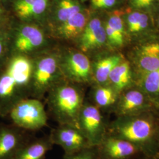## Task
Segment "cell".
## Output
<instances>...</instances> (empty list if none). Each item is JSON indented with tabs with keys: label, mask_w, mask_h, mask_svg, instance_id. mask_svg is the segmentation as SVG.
Returning a JSON list of instances; mask_svg holds the SVG:
<instances>
[{
	"label": "cell",
	"mask_w": 159,
	"mask_h": 159,
	"mask_svg": "<svg viewBox=\"0 0 159 159\" xmlns=\"http://www.w3.org/2000/svg\"><path fill=\"white\" fill-rule=\"evenodd\" d=\"M33 58L11 54L0 68V118L23 99L31 97Z\"/></svg>",
	"instance_id": "6da1fadb"
},
{
	"label": "cell",
	"mask_w": 159,
	"mask_h": 159,
	"mask_svg": "<svg viewBox=\"0 0 159 159\" xmlns=\"http://www.w3.org/2000/svg\"><path fill=\"white\" fill-rule=\"evenodd\" d=\"M107 132L133 143L144 156L159 158V116L152 111L116 117L108 123Z\"/></svg>",
	"instance_id": "7a4b0ae2"
},
{
	"label": "cell",
	"mask_w": 159,
	"mask_h": 159,
	"mask_svg": "<svg viewBox=\"0 0 159 159\" xmlns=\"http://www.w3.org/2000/svg\"><path fill=\"white\" fill-rule=\"evenodd\" d=\"M84 87L64 79L47 92L45 98L48 113L58 125L77 126L78 117L85 102Z\"/></svg>",
	"instance_id": "3957f363"
},
{
	"label": "cell",
	"mask_w": 159,
	"mask_h": 159,
	"mask_svg": "<svg viewBox=\"0 0 159 159\" xmlns=\"http://www.w3.org/2000/svg\"><path fill=\"white\" fill-rule=\"evenodd\" d=\"M58 44L44 27L14 19L11 29V54L33 57L56 48Z\"/></svg>",
	"instance_id": "277c9868"
},
{
	"label": "cell",
	"mask_w": 159,
	"mask_h": 159,
	"mask_svg": "<svg viewBox=\"0 0 159 159\" xmlns=\"http://www.w3.org/2000/svg\"><path fill=\"white\" fill-rule=\"evenodd\" d=\"M58 45L32 57L31 97L43 100L51 87L64 79L60 66Z\"/></svg>",
	"instance_id": "5b68a950"
},
{
	"label": "cell",
	"mask_w": 159,
	"mask_h": 159,
	"mask_svg": "<svg viewBox=\"0 0 159 159\" xmlns=\"http://www.w3.org/2000/svg\"><path fill=\"white\" fill-rule=\"evenodd\" d=\"M60 66L64 79L86 85L92 84L91 58L74 46L58 45Z\"/></svg>",
	"instance_id": "8992f818"
},
{
	"label": "cell",
	"mask_w": 159,
	"mask_h": 159,
	"mask_svg": "<svg viewBox=\"0 0 159 159\" xmlns=\"http://www.w3.org/2000/svg\"><path fill=\"white\" fill-rule=\"evenodd\" d=\"M6 118L10 123L29 132L39 130L48 125V113L44 103L33 97L24 98L17 103Z\"/></svg>",
	"instance_id": "52a82bcc"
},
{
	"label": "cell",
	"mask_w": 159,
	"mask_h": 159,
	"mask_svg": "<svg viewBox=\"0 0 159 159\" xmlns=\"http://www.w3.org/2000/svg\"><path fill=\"white\" fill-rule=\"evenodd\" d=\"M108 123L102 112L91 102L85 101L80 110L77 126L91 146H97L108 131Z\"/></svg>",
	"instance_id": "ba28073f"
},
{
	"label": "cell",
	"mask_w": 159,
	"mask_h": 159,
	"mask_svg": "<svg viewBox=\"0 0 159 159\" xmlns=\"http://www.w3.org/2000/svg\"><path fill=\"white\" fill-rule=\"evenodd\" d=\"M73 46L89 57L91 54H97L108 47L103 20L91 14L83 33Z\"/></svg>",
	"instance_id": "9c48e42d"
},
{
	"label": "cell",
	"mask_w": 159,
	"mask_h": 159,
	"mask_svg": "<svg viewBox=\"0 0 159 159\" xmlns=\"http://www.w3.org/2000/svg\"><path fill=\"white\" fill-rule=\"evenodd\" d=\"M96 147L100 159H139L145 157L135 144L108 132Z\"/></svg>",
	"instance_id": "30bf717a"
},
{
	"label": "cell",
	"mask_w": 159,
	"mask_h": 159,
	"mask_svg": "<svg viewBox=\"0 0 159 159\" xmlns=\"http://www.w3.org/2000/svg\"><path fill=\"white\" fill-rule=\"evenodd\" d=\"M51 0H14L10 9L14 20L35 23L45 27ZM46 28V27H45Z\"/></svg>",
	"instance_id": "8fae6325"
},
{
	"label": "cell",
	"mask_w": 159,
	"mask_h": 159,
	"mask_svg": "<svg viewBox=\"0 0 159 159\" xmlns=\"http://www.w3.org/2000/svg\"><path fill=\"white\" fill-rule=\"evenodd\" d=\"M49 136L52 144L60 146L66 154L73 153L91 146L77 125H58L57 127L51 130Z\"/></svg>",
	"instance_id": "7c38bea8"
},
{
	"label": "cell",
	"mask_w": 159,
	"mask_h": 159,
	"mask_svg": "<svg viewBox=\"0 0 159 159\" xmlns=\"http://www.w3.org/2000/svg\"><path fill=\"white\" fill-rule=\"evenodd\" d=\"M90 16L89 11L84 8L51 29L49 33L59 44L73 46L83 33Z\"/></svg>",
	"instance_id": "4fadbf2b"
},
{
	"label": "cell",
	"mask_w": 159,
	"mask_h": 159,
	"mask_svg": "<svg viewBox=\"0 0 159 159\" xmlns=\"http://www.w3.org/2000/svg\"><path fill=\"white\" fill-rule=\"evenodd\" d=\"M153 107L156 108L140 88L126 89L120 94L113 112L116 117L127 116L152 111Z\"/></svg>",
	"instance_id": "5bb4252c"
},
{
	"label": "cell",
	"mask_w": 159,
	"mask_h": 159,
	"mask_svg": "<svg viewBox=\"0 0 159 159\" xmlns=\"http://www.w3.org/2000/svg\"><path fill=\"white\" fill-rule=\"evenodd\" d=\"M33 137L11 123H0V159H14Z\"/></svg>",
	"instance_id": "9a60e30c"
},
{
	"label": "cell",
	"mask_w": 159,
	"mask_h": 159,
	"mask_svg": "<svg viewBox=\"0 0 159 159\" xmlns=\"http://www.w3.org/2000/svg\"><path fill=\"white\" fill-rule=\"evenodd\" d=\"M84 8L79 0H51L46 17V29L49 33Z\"/></svg>",
	"instance_id": "2e32d148"
},
{
	"label": "cell",
	"mask_w": 159,
	"mask_h": 159,
	"mask_svg": "<svg viewBox=\"0 0 159 159\" xmlns=\"http://www.w3.org/2000/svg\"><path fill=\"white\" fill-rule=\"evenodd\" d=\"M91 61L92 84H108V77L115 66L121 61V56L102 51L96 54Z\"/></svg>",
	"instance_id": "e0dca14e"
},
{
	"label": "cell",
	"mask_w": 159,
	"mask_h": 159,
	"mask_svg": "<svg viewBox=\"0 0 159 159\" xmlns=\"http://www.w3.org/2000/svg\"><path fill=\"white\" fill-rule=\"evenodd\" d=\"M54 144L48 136L32 137L21 148L14 159H45Z\"/></svg>",
	"instance_id": "ac0fdd59"
},
{
	"label": "cell",
	"mask_w": 159,
	"mask_h": 159,
	"mask_svg": "<svg viewBox=\"0 0 159 159\" xmlns=\"http://www.w3.org/2000/svg\"><path fill=\"white\" fill-rule=\"evenodd\" d=\"M119 93L111 85H92L91 103L102 112L112 111L118 101Z\"/></svg>",
	"instance_id": "d6986e66"
},
{
	"label": "cell",
	"mask_w": 159,
	"mask_h": 159,
	"mask_svg": "<svg viewBox=\"0 0 159 159\" xmlns=\"http://www.w3.org/2000/svg\"><path fill=\"white\" fill-rule=\"evenodd\" d=\"M137 59L138 66L144 74L159 68V43L143 46Z\"/></svg>",
	"instance_id": "ffe728a7"
},
{
	"label": "cell",
	"mask_w": 159,
	"mask_h": 159,
	"mask_svg": "<svg viewBox=\"0 0 159 159\" xmlns=\"http://www.w3.org/2000/svg\"><path fill=\"white\" fill-rule=\"evenodd\" d=\"M130 67L128 62L121 61L113 69L108 77V83L119 94L131 84Z\"/></svg>",
	"instance_id": "44dd1931"
},
{
	"label": "cell",
	"mask_w": 159,
	"mask_h": 159,
	"mask_svg": "<svg viewBox=\"0 0 159 159\" xmlns=\"http://www.w3.org/2000/svg\"><path fill=\"white\" fill-rule=\"evenodd\" d=\"M139 88L144 91L156 108H159V68L143 74Z\"/></svg>",
	"instance_id": "7402d4cb"
},
{
	"label": "cell",
	"mask_w": 159,
	"mask_h": 159,
	"mask_svg": "<svg viewBox=\"0 0 159 159\" xmlns=\"http://www.w3.org/2000/svg\"><path fill=\"white\" fill-rule=\"evenodd\" d=\"M12 23L0 29V68L11 54L10 45Z\"/></svg>",
	"instance_id": "603a6c76"
},
{
	"label": "cell",
	"mask_w": 159,
	"mask_h": 159,
	"mask_svg": "<svg viewBox=\"0 0 159 159\" xmlns=\"http://www.w3.org/2000/svg\"><path fill=\"white\" fill-rule=\"evenodd\" d=\"M63 159H100L96 146H89L73 153L64 154Z\"/></svg>",
	"instance_id": "cb8c5ba5"
},
{
	"label": "cell",
	"mask_w": 159,
	"mask_h": 159,
	"mask_svg": "<svg viewBox=\"0 0 159 159\" xmlns=\"http://www.w3.org/2000/svg\"><path fill=\"white\" fill-rule=\"evenodd\" d=\"M13 20L10 9L0 2V29L10 24Z\"/></svg>",
	"instance_id": "d4e9b609"
},
{
	"label": "cell",
	"mask_w": 159,
	"mask_h": 159,
	"mask_svg": "<svg viewBox=\"0 0 159 159\" xmlns=\"http://www.w3.org/2000/svg\"><path fill=\"white\" fill-rule=\"evenodd\" d=\"M141 13L139 12H134L131 13L127 18V23L129 30L131 33H135L137 25L140 20Z\"/></svg>",
	"instance_id": "484cf974"
},
{
	"label": "cell",
	"mask_w": 159,
	"mask_h": 159,
	"mask_svg": "<svg viewBox=\"0 0 159 159\" xmlns=\"http://www.w3.org/2000/svg\"><path fill=\"white\" fill-rule=\"evenodd\" d=\"M116 3V0H99L91 5L94 9L104 10L113 7Z\"/></svg>",
	"instance_id": "4316f807"
},
{
	"label": "cell",
	"mask_w": 159,
	"mask_h": 159,
	"mask_svg": "<svg viewBox=\"0 0 159 159\" xmlns=\"http://www.w3.org/2000/svg\"><path fill=\"white\" fill-rule=\"evenodd\" d=\"M148 17L147 15L144 14H142L140 17L139 21L137 25L136 32L137 33L140 31H142L144 29H146L148 27Z\"/></svg>",
	"instance_id": "83f0119b"
},
{
	"label": "cell",
	"mask_w": 159,
	"mask_h": 159,
	"mask_svg": "<svg viewBox=\"0 0 159 159\" xmlns=\"http://www.w3.org/2000/svg\"><path fill=\"white\" fill-rule=\"evenodd\" d=\"M153 0H133V4L138 8H143L150 6Z\"/></svg>",
	"instance_id": "f1b7e54d"
},
{
	"label": "cell",
	"mask_w": 159,
	"mask_h": 159,
	"mask_svg": "<svg viewBox=\"0 0 159 159\" xmlns=\"http://www.w3.org/2000/svg\"><path fill=\"white\" fill-rule=\"evenodd\" d=\"M14 1V0H0V2L2 3L4 5H5L10 8V6L11 5V4Z\"/></svg>",
	"instance_id": "f546056e"
},
{
	"label": "cell",
	"mask_w": 159,
	"mask_h": 159,
	"mask_svg": "<svg viewBox=\"0 0 159 159\" xmlns=\"http://www.w3.org/2000/svg\"><path fill=\"white\" fill-rule=\"evenodd\" d=\"M139 159H159V158H153V157H143Z\"/></svg>",
	"instance_id": "4dcf8cb0"
},
{
	"label": "cell",
	"mask_w": 159,
	"mask_h": 159,
	"mask_svg": "<svg viewBox=\"0 0 159 159\" xmlns=\"http://www.w3.org/2000/svg\"><path fill=\"white\" fill-rule=\"evenodd\" d=\"M98 1H99V0H91V4H93V3H94V2H96Z\"/></svg>",
	"instance_id": "1f68e13d"
},
{
	"label": "cell",
	"mask_w": 159,
	"mask_h": 159,
	"mask_svg": "<svg viewBox=\"0 0 159 159\" xmlns=\"http://www.w3.org/2000/svg\"><path fill=\"white\" fill-rule=\"evenodd\" d=\"M158 146H159V141H158Z\"/></svg>",
	"instance_id": "d6a6232c"
},
{
	"label": "cell",
	"mask_w": 159,
	"mask_h": 159,
	"mask_svg": "<svg viewBox=\"0 0 159 159\" xmlns=\"http://www.w3.org/2000/svg\"><path fill=\"white\" fill-rule=\"evenodd\" d=\"M82 1H85V0H81Z\"/></svg>",
	"instance_id": "836d02e7"
},
{
	"label": "cell",
	"mask_w": 159,
	"mask_h": 159,
	"mask_svg": "<svg viewBox=\"0 0 159 159\" xmlns=\"http://www.w3.org/2000/svg\"></svg>",
	"instance_id": "e575fe53"
}]
</instances>
